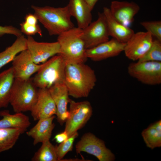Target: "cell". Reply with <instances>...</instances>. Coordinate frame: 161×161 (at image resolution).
Instances as JSON below:
<instances>
[{"label":"cell","mask_w":161,"mask_h":161,"mask_svg":"<svg viewBox=\"0 0 161 161\" xmlns=\"http://www.w3.org/2000/svg\"><path fill=\"white\" fill-rule=\"evenodd\" d=\"M66 63L64 83L69 96L76 98L87 97L96 85L95 71L84 63Z\"/></svg>","instance_id":"cell-1"},{"label":"cell","mask_w":161,"mask_h":161,"mask_svg":"<svg viewBox=\"0 0 161 161\" xmlns=\"http://www.w3.org/2000/svg\"><path fill=\"white\" fill-rule=\"evenodd\" d=\"M34 14L49 35H58L74 27L68 7L31 6Z\"/></svg>","instance_id":"cell-2"},{"label":"cell","mask_w":161,"mask_h":161,"mask_svg":"<svg viewBox=\"0 0 161 161\" xmlns=\"http://www.w3.org/2000/svg\"><path fill=\"white\" fill-rule=\"evenodd\" d=\"M83 30L74 27L58 35L60 52L66 63H85L88 58L82 37Z\"/></svg>","instance_id":"cell-3"},{"label":"cell","mask_w":161,"mask_h":161,"mask_svg":"<svg viewBox=\"0 0 161 161\" xmlns=\"http://www.w3.org/2000/svg\"><path fill=\"white\" fill-rule=\"evenodd\" d=\"M37 88L32 78L24 80L15 78L10 104L15 113L31 111L37 99Z\"/></svg>","instance_id":"cell-4"},{"label":"cell","mask_w":161,"mask_h":161,"mask_svg":"<svg viewBox=\"0 0 161 161\" xmlns=\"http://www.w3.org/2000/svg\"><path fill=\"white\" fill-rule=\"evenodd\" d=\"M66 62L59 55L44 63L32 78L37 88L48 89L53 85L64 83Z\"/></svg>","instance_id":"cell-5"},{"label":"cell","mask_w":161,"mask_h":161,"mask_svg":"<svg viewBox=\"0 0 161 161\" xmlns=\"http://www.w3.org/2000/svg\"><path fill=\"white\" fill-rule=\"evenodd\" d=\"M128 73L141 83L154 86L161 83V62L140 61L130 63Z\"/></svg>","instance_id":"cell-6"},{"label":"cell","mask_w":161,"mask_h":161,"mask_svg":"<svg viewBox=\"0 0 161 161\" xmlns=\"http://www.w3.org/2000/svg\"><path fill=\"white\" fill-rule=\"evenodd\" d=\"M69 115L65 121L64 130L70 137L82 128L91 117L92 109L88 101L75 102L69 100Z\"/></svg>","instance_id":"cell-7"},{"label":"cell","mask_w":161,"mask_h":161,"mask_svg":"<svg viewBox=\"0 0 161 161\" xmlns=\"http://www.w3.org/2000/svg\"><path fill=\"white\" fill-rule=\"evenodd\" d=\"M77 154L84 152L95 156L100 161H113L114 154L106 146L105 142L93 134H84L75 145Z\"/></svg>","instance_id":"cell-8"},{"label":"cell","mask_w":161,"mask_h":161,"mask_svg":"<svg viewBox=\"0 0 161 161\" xmlns=\"http://www.w3.org/2000/svg\"><path fill=\"white\" fill-rule=\"evenodd\" d=\"M82 30V37L86 49L92 48L109 40L110 35L103 12L98 13L97 19Z\"/></svg>","instance_id":"cell-9"},{"label":"cell","mask_w":161,"mask_h":161,"mask_svg":"<svg viewBox=\"0 0 161 161\" xmlns=\"http://www.w3.org/2000/svg\"><path fill=\"white\" fill-rule=\"evenodd\" d=\"M153 41V36L147 31L134 33L126 43L123 52L129 59L138 61L147 52Z\"/></svg>","instance_id":"cell-10"},{"label":"cell","mask_w":161,"mask_h":161,"mask_svg":"<svg viewBox=\"0 0 161 161\" xmlns=\"http://www.w3.org/2000/svg\"><path fill=\"white\" fill-rule=\"evenodd\" d=\"M27 39V49L33 61L36 64L44 63L60 52V46L57 41L38 42L31 36H28Z\"/></svg>","instance_id":"cell-11"},{"label":"cell","mask_w":161,"mask_h":161,"mask_svg":"<svg viewBox=\"0 0 161 161\" xmlns=\"http://www.w3.org/2000/svg\"><path fill=\"white\" fill-rule=\"evenodd\" d=\"M12 66L15 79L27 80L40 69L41 64H35L28 50H24L17 55L13 60Z\"/></svg>","instance_id":"cell-12"},{"label":"cell","mask_w":161,"mask_h":161,"mask_svg":"<svg viewBox=\"0 0 161 161\" xmlns=\"http://www.w3.org/2000/svg\"><path fill=\"white\" fill-rule=\"evenodd\" d=\"M30 112L34 120H38L56 115V106L48 89H38L36 101Z\"/></svg>","instance_id":"cell-13"},{"label":"cell","mask_w":161,"mask_h":161,"mask_svg":"<svg viewBox=\"0 0 161 161\" xmlns=\"http://www.w3.org/2000/svg\"><path fill=\"white\" fill-rule=\"evenodd\" d=\"M125 44L112 38L92 48L86 49V56L95 61L116 56L123 51Z\"/></svg>","instance_id":"cell-14"},{"label":"cell","mask_w":161,"mask_h":161,"mask_svg":"<svg viewBox=\"0 0 161 161\" xmlns=\"http://www.w3.org/2000/svg\"><path fill=\"white\" fill-rule=\"evenodd\" d=\"M109 9L111 15L116 20L129 27L134 21L140 7L134 2L114 1H112Z\"/></svg>","instance_id":"cell-15"},{"label":"cell","mask_w":161,"mask_h":161,"mask_svg":"<svg viewBox=\"0 0 161 161\" xmlns=\"http://www.w3.org/2000/svg\"><path fill=\"white\" fill-rule=\"evenodd\" d=\"M48 89L56 106L57 121L62 125L69 115L67 106L70 99L68 89L64 83L55 84Z\"/></svg>","instance_id":"cell-16"},{"label":"cell","mask_w":161,"mask_h":161,"mask_svg":"<svg viewBox=\"0 0 161 161\" xmlns=\"http://www.w3.org/2000/svg\"><path fill=\"white\" fill-rule=\"evenodd\" d=\"M103 12L110 36L120 42L126 43L134 33V30L116 20L111 15L109 8L104 7Z\"/></svg>","instance_id":"cell-17"},{"label":"cell","mask_w":161,"mask_h":161,"mask_svg":"<svg viewBox=\"0 0 161 161\" xmlns=\"http://www.w3.org/2000/svg\"><path fill=\"white\" fill-rule=\"evenodd\" d=\"M67 5L71 16L77 21L78 27L83 29L92 22V10L85 0H69Z\"/></svg>","instance_id":"cell-18"},{"label":"cell","mask_w":161,"mask_h":161,"mask_svg":"<svg viewBox=\"0 0 161 161\" xmlns=\"http://www.w3.org/2000/svg\"><path fill=\"white\" fill-rule=\"evenodd\" d=\"M55 118L54 115L38 120L37 123L27 132V135L33 139L34 145L50 140L55 126L53 123Z\"/></svg>","instance_id":"cell-19"},{"label":"cell","mask_w":161,"mask_h":161,"mask_svg":"<svg viewBox=\"0 0 161 161\" xmlns=\"http://www.w3.org/2000/svg\"><path fill=\"white\" fill-rule=\"evenodd\" d=\"M0 129L16 128L22 130L24 132L31 124L29 117L22 112L11 114L8 110L0 112Z\"/></svg>","instance_id":"cell-20"},{"label":"cell","mask_w":161,"mask_h":161,"mask_svg":"<svg viewBox=\"0 0 161 161\" xmlns=\"http://www.w3.org/2000/svg\"><path fill=\"white\" fill-rule=\"evenodd\" d=\"M15 77L12 67L0 73V109L10 104Z\"/></svg>","instance_id":"cell-21"},{"label":"cell","mask_w":161,"mask_h":161,"mask_svg":"<svg viewBox=\"0 0 161 161\" xmlns=\"http://www.w3.org/2000/svg\"><path fill=\"white\" fill-rule=\"evenodd\" d=\"M27 49V39L22 35L17 37L13 43L0 52V69L12 61L19 53Z\"/></svg>","instance_id":"cell-22"},{"label":"cell","mask_w":161,"mask_h":161,"mask_svg":"<svg viewBox=\"0 0 161 161\" xmlns=\"http://www.w3.org/2000/svg\"><path fill=\"white\" fill-rule=\"evenodd\" d=\"M147 147L152 149L161 146V120L150 125L141 132Z\"/></svg>","instance_id":"cell-23"},{"label":"cell","mask_w":161,"mask_h":161,"mask_svg":"<svg viewBox=\"0 0 161 161\" xmlns=\"http://www.w3.org/2000/svg\"><path fill=\"white\" fill-rule=\"evenodd\" d=\"M24 133L18 129H0V153L12 148L20 135Z\"/></svg>","instance_id":"cell-24"},{"label":"cell","mask_w":161,"mask_h":161,"mask_svg":"<svg viewBox=\"0 0 161 161\" xmlns=\"http://www.w3.org/2000/svg\"><path fill=\"white\" fill-rule=\"evenodd\" d=\"M32 161H59L56 153L55 146L50 140L42 143L39 149L35 152L31 159Z\"/></svg>","instance_id":"cell-25"},{"label":"cell","mask_w":161,"mask_h":161,"mask_svg":"<svg viewBox=\"0 0 161 161\" xmlns=\"http://www.w3.org/2000/svg\"><path fill=\"white\" fill-rule=\"evenodd\" d=\"M138 61L161 62V41L157 39L153 40L148 51Z\"/></svg>","instance_id":"cell-26"},{"label":"cell","mask_w":161,"mask_h":161,"mask_svg":"<svg viewBox=\"0 0 161 161\" xmlns=\"http://www.w3.org/2000/svg\"><path fill=\"white\" fill-rule=\"evenodd\" d=\"M78 135L77 131L69 137L66 140L60 143L58 145L55 146L56 152L59 161H62L66 154L72 150L74 142Z\"/></svg>","instance_id":"cell-27"},{"label":"cell","mask_w":161,"mask_h":161,"mask_svg":"<svg viewBox=\"0 0 161 161\" xmlns=\"http://www.w3.org/2000/svg\"><path fill=\"white\" fill-rule=\"evenodd\" d=\"M140 24L153 36L161 41V21H143Z\"/></svg>","instance_id":"cell-28"},{"label":"cell","mask_w":161,"mask_h":161,"mask_svg":"<svg viewBox=\"0 0 161 161\" xmlns=\"http://www.w3.org/2000/svg\"><path fill=\"white\" fill-rule=\"evenodd\" d=\"M20 30L21 32L28 36L34 35L36 34L42 36V31L39 25L28 24L24 21L20 24Z\"/></svg>","instance_id":"cell-29"},{"label":"cell","mask_w":161,"mask_h":161,"mask_svg":"<svg viewBox=\"0 0 161 161\" xmlns=\"http://www.w3.org/2000/svg\"><path fill=\"white\" fill-rule=\"evenodd\" d=\"M13 35L17 37L22 35V33L19 29L12 26H0V36L6 34Z\"/></svg>","instance_id":"cell-30"},{"label":"cell","mask_w":161,"mask_h":161,"mask_svg":"<svg viewBox=\"0 0 161 161\" xmlns=\"http://www.w3.org/2000/svg\"><path fill=\"white\" fill-rule=\"evenodd\" d=\"M26 23L30 24L36 25L38 21V19L34 14L30 13L27 14L24 18Z\"/></svg>","instance_id":"cell-31"},{"label":"cell","mask_w":161,"mask_h":161,"mask_svg":"<svg viewBox=\"0 0 161 161\" xmlns=\"http://www.w3.org/2000/svg\"><path fill=\"white\" fill-rule=\"evenodd\" d=\"M68 135L67 132L64 131L56 134L54 138V139L58 143H61L68 139Z\"/></svg>","instance_id":"cell-32"},{"label":"cell","mask_w":161,"mask_h":161,"mask_svg":"<svg viewBox=\"0 0 161 161\" xmlns=\"http://www.w3.org/2000/svg\"><path fill=\"white\" fill-rule=\"evenodd\" d=\"M92 10L96 3L99 0H85Z\"/></svg>","instance_id":"cell-33"}]
</instances>
